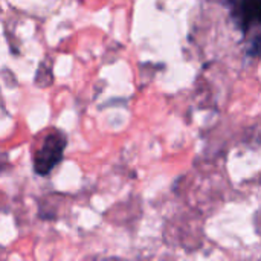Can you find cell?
<instances>
[{
  "instance_id": "1",
  "label": "cell",
  "mask_w": 261,
  "mask_h": 261,
  "mask_svg": "<svg viewBox=\"0 0 261 261\" xmlns=\"http://www.w3.org/2000/svg\"><path fill=\"white\" fill-rule=\"evenodd\" d=\"M66 145H67V136L63 132L54 130L47 133L34 156L35 174L38 176L50 174V171L63 161Z\"/></svg>"
},
{
  "instance_id": "2",
  "label": "cell",
  "mask_w": 261,
  "mask_h": 261,
  "mask_svg": "<svg viewBox=\"0 0 261 261\" xmlns=\"http://www.w3.org/2000/svg\"><path fill=\"white\" fill-rule=\"evenodd\" d=\"M231 11V17L237 28L248 34L252 24L261 21V2L260 0H242V2H226Z\"/></svg>"
},
{
  "instance_id": "3",
  "label": "cell",
  "mask_w": 261,
  "mask_h": 261,
  "mask_svg": "<svg viewBox=\"0 0 261 261\" xmlns=\"http://www.w3.org/2000/svg\"><path fill=\"white\" fill-rule=\"evenodd\" d=\"M260 43H261V37L260 34H257L254 38H252V41H251V44H249V47H248V54L251 55V57H258V54H260Z\"/></svg>"
}]
</instances>
